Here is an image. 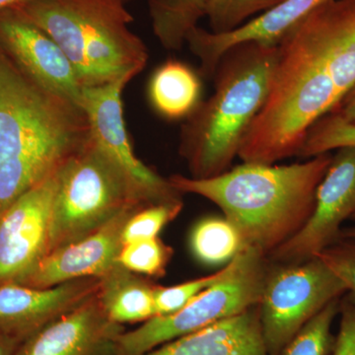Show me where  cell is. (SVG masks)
<instances>
[{
  "instance_id": "6da1fadb",
  "label": "cell",
  "mask_w": 355,
  "mask_h": 355,
  "mask_svg": "<svg viewBox=\"0 0 355 355\" xmlns=\"http://www.w3.org/2000/svg\"><path fill=\"white\" fill-rule=\"evenodd\" d=\"M268 99L243 140V162L297 156L309 128L355 85V0H329L277 44Z\"/></svg>"
},
{
  "instance_id": "7a4b0ae2",
  "label": "cell",
  "mask_w": 355,
  "mask_h": 355,
  "mask_svg": "<svg viewBox=\"0 0 355 355\" xmlns=\"http://www.w3.org/2000/svg\"><path fill=\"white\" fill-rule=\"evenodd\" d=\"M90 137L83 107L33 81L0 46V216Z\"/></svg>"
},
{
  "instance_id": "3957f363",
  "label": "cell",
  "mask_w": 355,
  "mask_h": 355,
  "mask_svg": "<svg viewBox=\"0 0 355 355\" xmlns=\"http://www.w3.org/2000/svg\"><path fill=\"white\" fill-rule=\"evenodd\" d=\"M331 158L326 153L291 165L243 162L207 179L173 175L168 180L182 195L216 203L237 229L243 249L254 248L268 257L310 218Z\"/></svg>"
},
{
  "instance_id": "277c9868",
  "label": "cell",
  "mask_w": 355,
  "mask_h": 355,
  "mask_svg": "<svg viewBox=\"0 0 355 355\" xmlns=\"http://www.w3.org/2000/svg\"><path fill=\"white\" fill-rule=\"evenodd\" d=\"M277 44L247 42L221 55L214 91L184 120L179 153L191 177L207 179L231 169L243 140L270 93Z\"/></svg>"
},
{
  "instance_id": "5b68a950",
  "label": "cell",
  "mask_w": 355,
  "mask_h": 355,
  "mask_svg": "<svg viewBox=\"0 0 355 355\" xmlns=\"http://www.w3.org/2000/svg\"><path fill=\"white\" fill-rule=\"evenodd\" d=\"M14 8L60 46L83 89L132 80L146 67V44L121 0H31Z\"/></svg>"
},
{
  "instance_id": "8992f818",
  "label": "cell",
  "mask_w": 355,
  "mask_h": 355,
  "mask_svg": "<svg viewBox=\"0 0 355 355\" xmlns=\"http://www.w3.org/2000/svg\"><path fill=\"white\" fill-rule=\"evenodd\" d=\"M55 177L48 254L91 234L125 209L149 205L125 170L92 137Z\"/></svg>"
},
{
  "instance_id": "52a82bcc",
  "label": "cell",
  "mask_w": 355,
  "mask_h": 355,
  "mask_svg": "<svg viewBox=\"0 0 355 355\" xmlns=\"http://www.w3.org/2000/svg\"><path fill=\"white\" fill-rule=\"evenodd\" d=\"M268 256L254 248H244L218 282L200 292L181 310L156 316L139 328L123 331L116 355H141L166 343L189 335L260 304Z\"/></svg>"
},
{
  "instance_id": "ba28073f",
  "label": "cell",
  "mask_w": 355,
  "mask_h": 355,
  "mask_svg": "<svg viewBox=\"0 0 355 355\" xmlns=\"http://www.w3.org/2000/svg\"><path fill=\"white\" fill-rule=\"evenodd\" d=\"M347 292L319 257L297 263L270 261L259 304L268 355H282L310 320Z\"/></svg>"
},
{
  "instance_id": "9c48e42d",
  "label": "cell",
  "mask_w": 355,
  "mask_h": 355,
  "mask_svg": "<svg viewBox=\"0 0 355 355\" xmlns=\"http://www.w3.org/2000/svg\"><path fill=\"white\" fill-rule=\"evenodd\" d=\"M355 212V146L336 149L330 167L318 187L310 218L268 260L297 263L315 258L340 239L343 222Z\"/></svg>"
},
{
  "instance_id": "30bf717a",
  "label": "cell",
  "mask_w": 355,
  "mask_h": 355,
  "mask_svg": "<svg viewBox=\"0 0 355 355\" xmlns=\"http://www.w3.org/2000/svg\"><path fill=\"white\" fill-rule=\"evenodd\" d=\"M130 81L121 79L83 89L81 107L87 116L91 137L125 170L147 205L183 202V195L169 180L144 164L133 151L123 119L121 98Z\"/></svg>"
},
{
  "instance_id": "8fae6325",
  "label": "cell",
  "mask_w": 355,
  "mask_h": 355,
  "mask_svg": "<svg viewBox=\"0 0 355 355\" xmlns=\"http://www.w3.org/2000/svg\"><path fill=\"white\" fill-rule=\"evenodd\" d=\"M55 174L0 216V286L20 284L48 254Z\"/></svg>"
},
{
  "instance_id": "7c38bea8",
  "label": "cell",
  "mask_w": 355,
  "mask_h": 355,
  "mask_svg": "<svg viewBox=\"0 0 355 355\" xmlns=\"http://www.w3.org/2000/svg\"><path fill=\"white\" fill-rule=\"evenodd\" d=\"M0 46L33 81L81 106L83 87L71 62L50 35L17 9L0 11Z\"/></svg>"
},
{
  "instance_id": "4fadbf2b",
  "label": "cell",
  "mask_w": 355,
  "mask_h": 355,
  "mask_svg": "<svg viewBox=\"0 0 355 355\" xmlns=\"http://www.w3.org/2000/svg\"><path fill=\"white\" fill-rule=\"evenodd\" d=\"M132 207L81 239L51 252L20 284L48 288L79 279H101L119 263L125 223L137 209Z\"/></svg>"
},
{
  "instance_id": "5bb4252c",
  "label": "cell",
  "mask_w": 355,
  "mask_h": 355,
  "mask_svg": "<svg viewBox=\"0 0 355 355\" xmlns=\"http://www.w3.org/2000/svg\"><path fill=\"white\" fill-rule=\"evenodd\" d=\"M123 324L112 321L98 293L20 343L16 355H116Z\"/></svg>"
},
{
  "instance_id": "9a60e30c",
  "label": "cell",
  "mask_w": 355,
  "mask_h": 355,
  "mask_svg": "<svg viewBox=\"0 0 355 355\" xmlns=\"http://www.w3.org/2000/svg\"><path fill=\"white\" fill-rule=\"evenodd\" d=\"M100 279L87 277L48 288L0 286V331L22 343L40 329L76 309L99 291Z\"/></svg>"
},
{
  "instance_id": "2e32d148",
  "label": "cell",
  "mask_w": 355,
  "mask_h": 355,
  "mask_svg": "<svg viewBox=\"0 0 355 355\" xmlns=\"http://www.w3.org/2000/svg\"><path fill=\"white\" fill-rule=\"evenodd\" d=\"M329 0H284L227 34H214L203 28H193L186 44L200 60L198 73L212 78L221 55L235 44L258 42L279 44L282 38L315 8Z\"/></svg>"
},
{
  "instance_id": "e0dca14e",
  "label": "cell",
  "mask_w": 355,
  "mask_h": 355,
  "mask_svg": "<svg viewBox=\"0 0 355 355\" xmlns=\"http://www.w3.org/2000/svg\"><path fill=\"white\" fill-rule=\"evenodd\" d=\"M141 355H268L260 307L254 306Z\"/></svg>"
},
{
  "instance_id": "ac0fdd59",
  "label": "cell",
  "mask_w": 355,
  "mask_h": 355,
  "mask_svg": "<svg viewBox=\"0 0 355 355\" xmlns=\"http://www.w3.org/2000/svg\"><path fill=\"white\" fill-rule=\"evenodd\" d=\"M157 284L123 268L120 263L100 279L98 298L112 321L123 324L156 317L154 292Z\"/></svg>"
},
{
  "instance_id": "d6986e66",
  "label": "cell",
  "mask_w": 355,
  "mask_h": 355,
  "mask_svg": "<svg viewBox=\"0 0 355 355\" xmlns=\"http://www.w3.org/2000/svg\"><path fill=\"white\" fill-rule=\"evenodd\" d=\"M202 76L190 65L169 60L154 70L147 87L149 104L166 120H186L202 101Z\"/></svg>"
},
{
  "instance_id": "ffe728a7",
  "label": "cell",
  "mask_w": 355,
  "mask_h": 355,
  "mask_svg": "<svg viewBox=\"0 0 355 355\" xmlns=\"http://www.w3.org/2000/svg\"><path fill=\"white\" fill-rule=\"evenodd\" d=\"M210 0H149L154 35L166 50L180 51L189 33L205 17Z\"/></svg>"
},
{
  "instance_id": "44dd1931",
  "label": "cell",
  "mask_w": 355,
  "mask_h": 355,
  "mask_svg": "<svg viewBox=\"0 0 355 355\" xmlns=\"http://www.w3.org/2000/svg\"><path fill=\"white\" fill-rule=\"evenodd\" d=\"M190 248L196 260L207 266L227 265L243 249L237 229L224 216L198 221L191 231Z\"/></svg>"
},
{
  "instance_id": "7402d4cb",
  "label": "cell",
  "mask_w": 355,
  "mask_h": 355,
  "mask_svg": "<svg viewBox=\"0 0 355 355\" xmlns=\"http://www.w3.org/2000/svg\"><path fill=\"white\" fill-rule=\"evenodd\" d=\"M340 299L333 301L310 320L287 345L282 355H331L336 336L331 324L340 314Z\"/></svg>"
},
{
  "instance_id": "603a6c76",
  "label": "cell",
  "mask_w": 355,
  "mask_h": 355,
  "mask_svg": "<svg viewBox=\"0 0 355 355\" xmlns=\"http://www.w3.org/2000/svg\"><path fill=\"white\" fill-rule=\"evenodd\" d=\"M174 250L159 237L137 240L123 245L119 263L130 272L160 279L166 275Z\"/></svg>"
},
{
  "instance_id": "cb8c5ba5",
  "label": "cell",
  "mask_w": 355,
  "mask_h": 355,
  "mask_svg": "<svg viewBox=\"0 0 355 355\" xmlns=\"http://www.w3.org/2000/svg\"><path fill=\"white\" fill-rule=\"evenodd\" d=\"M284 0H210L205 11L209 31L227 34Z\"/></svg>"
},
{
  "instance_id": "d4e9b609",
  "label": "cell",
  "mask_w": 355,
  "mask_h": 355,
  "mask_svg": "<svg viewBox=\"0 0 355 355\" xmlns=\"http://www.w3.org/2000/svg\"><path fill=\"white\" fill-rule=\"evenodd\" d=\"M343 146H355V125L331 113L309 128L297 156L314 157Z\"/></svg>"
},
{
  "instance_id": "484cf974",
  "label": "cell",
  "mask_w": 355,
  "mask_h": 355,
  "mask_svg": "<svg viewBox=\"0 0 355 355\" xmlns=\"http://www.w3.org/2000/svg\"><path fill=\"white\" fill-rule=\"evenodd\" d=\"M183 205V202L160 203L137 209L123 227V245L158 237L161 230L179 216Z\"/></svg>"
},
{
  "instance_id": "4316f807",
  "label": "cell",
  "mask_w": 355,
  "mask_h": 355,
  "mask_svg": "<svg viewBox=\"0 0 355 355\" xmlns=\"http://www.w3.org/2000/svg\"><path fill=\"white\" fill-rule=\"evenodd\" d=\"M227 265L209 277L189 280L171 287L156 286L154 292L156 316H167L181 310L200 292L218 282L225 275Z\"/></svg>"
},
{
  "instance_id": "83f0119b",
  "label": "cell",
  "mask_w": 355,
  "mask_h": 355,
  "mask_svg": "<svg viewBox=\"0 0 355 355\" xmlns=\"http://www.w3.org/2000/svg\"><path fill=\"white\" fill-rule=\"evenodd\" d=\"M317 257L343 280L349 292L355 295V241L340 239Z\"/></svg>"
},
{
  "instance_id": "f1b7e54d",
  "label": "cell",
  "mask_w": 355,
  "mask_h": 355,
  "mask_svg": "<svg viewBox=\"0 0 355 355\" xmlns=\"http://www.w3.org/2000/svg\"><path fill=\"white\" fill-rule=\"evenodd\" d=\"M340 324L331 355H355V295L340 299Z\"/></svg>"
},
{
  "instance_id": "f546056e",
  "label": "cell",
  "mask_w": 355,
  "mask_h": 355,
  "mask_svg": "<svg viewBox=\"0 0 355 355\" xmlns=\"http://www.w3.org/2000/svg\"><path fill=\"white\" fill-rule=\"evenodd\" d=\"M331 114H335L343 120L355 125V85Z\"/></svg>"
},
{
  "instance_id": "4dcf8cb0",
  "label": "cell",
  "mask_w": 355,
  "mask_h": 355,
  "mask_svg": "<svg viewBox=\"0 0 355 355\" xmlns=\"http://www.w3.org/2000/svg\"><path fill=\"white\" fill-rule=\"evenodd\" d=\"M20 343L19 340L0 331V355H16Z\"/></svg>"
},
{
  "instance_id": "1f68e13d",
  "label": "cell",
  "mask_w": 355,
  "mask_h": 355,
  "mask_svg": "<svg viewBox=\"0 0 355 355\" xmlns=\"http://www.w3.org/2000/svg\"><path fill=\"white\" fill-rule=\"evenodd\" d=\"M29 1L31 0H0V11L7 8H14Z\"/></svg>"
},
{
  "instance_id": "d6a6232c",
  "label": "cell",
  "mask_w": 355,
  "mask_h": 355,
  "mask_svg": "<svg viewBox=\"0 0 355 355\" xmlns=\"http://www.w3.org/2000/svg\"><path fill=\"white\" fill-rule=\"evenodd\" d=\"M340 239H349L355 241V226L343 229L342 232H340Z\"/></svg>"
},
{
  "instance_id": "836d02e7",
  "label": "cell",
  "mask_w": 355,
  "mask_h": 355,
  "mask_svg": "<svg viewBox=\"0 0 355 355\" xmlns=\"http://www.w3.org/2000/svg\"><path fill=\"white\" fill-rule=\"evenodd\" d=\"M121 1H123V3H127V2L130 1V0H121Z\"/></svg>"
},
{
  "instance_id": "e575fe53",
  "label": "cell",
  "mask_w": 355,
  "mask_h": 355,
  "mask_svg": "<svg viewBox=\"0 0 355 355\" xmlns=\"http://www.w3.org/2000/svg\"><path fill=\"white\" fill-rule=\"evenodd\" d=\"M352 218H354V219H355V212H354V216H352Z\"/></svg>"
}]
</instances>
